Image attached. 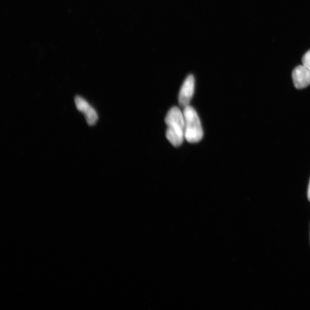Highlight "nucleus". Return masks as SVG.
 Instances as JSON below:
<instances>
[{
    "mask_svg": "<svg viewBox=\"0 0 310 310\" xmlns=\"http://www.w3.org/2000/svg\"><path fill=\"white\" fill-rule=\"evenodd\" d=\"M294 84L298 89L306 88L310 85V70L304 66H299L293 72Z\"/></svg>",
    "mask_w": 310,
    "mask_h": 310,
    "instance_id": "4",
    "label": "nucleus"
},
{
    "mask_svg": "<svg viewBox=\"0 0 310 310\" xmlns=\"http://www.w3.org/2000/svg\"><path fill=\"white\" fill-rule=\"evenodd\" d=\"M167 126L166 137L174 147L183 143L185 137V119L183 112L178 107H172L167 113L165 119Z\"/></svg>",
    "mask_w": 310,
    "mask_h": 310,
    "instance_id": "1",
    "label": "nucleus"
},
{
    "mask_svg": "<svg viewBox=\"0 0 310 310\" xmlns=\"http://www.w3.org/2000/svg\"><path fill=\"white\" fill-rule=\"evenodd\" d=\"M303 66L310 70V50L304 54L302 58Z\"/></svg>",
    "mask_w": 310,
    "mask_h": 310,
    "instance_id": "5",
    "label": "nucleus"
},
{
    "mask_svg": "<svg viewBox=\"0 0 310 310\" xmlns=\"http://www.w3.org/2000/svg\"><path fill=\"white\" fill-rule=\"evenodd\" d=\"M195 89V79L193 76H189L186 79L179 92L178 101L183 108L189 105L193 98Z\"/></svg>",
    "mask_w": 310,
    "mask_h": 310,
    "instance_id": "3",
    "label": "nucleus"
},
{
    "mask_svg": "<svg viewBox=\"0 0 310 310\" xmlns=\"http://www.w3.org/2000/svg\"><path fill=\"white\" fill-rule=\"evenodd\" d=\"M307 198L308 200L310 202V180L308 184V188L307 191Z\"/></svg>",
    "mask_w": 310,
    "mask_h": 310,
    "instance_id": "6",
    "label": "nucleus"
},
{
    "mask_svg": "<svg viewBox=\"0 0 310 310\" xmlns=\"http://www.w3.org/2000/svg\"><path fill=\"white\" fill-rule=\"evenodd\" d=\"M185 139L190 143H196L204 137L203 126L194 108L188 105L184 108Z\"/></svg>",
    "mask_w": 310,
    "mask_h": 310,
    "instance_id": "2",
    "label": "nucleus"
}]
</instances>
